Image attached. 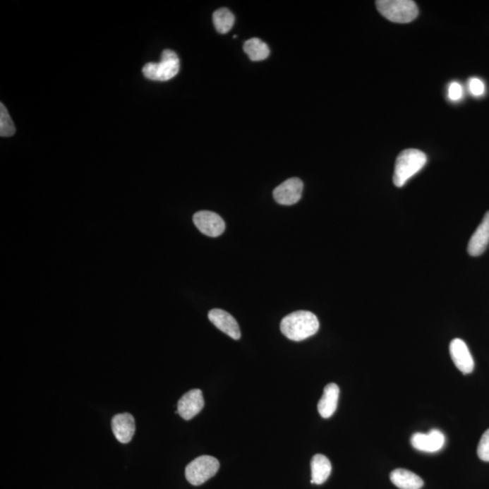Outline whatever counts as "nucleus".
Listing matches in <instances>:
<instances>
[{"mask_svg":"<svg viewBox=\"0 0 489 489\" xmlns=\"http://www.w3.org/2000/svg\"><path fill=\"white\" fill-rule=\"evenodd\" d=\"M319 321L309 311H296L284 316L280 324L281 332L290 340L300 342L315 335L319 330Z\"/></svg>","mask_w":489,"mask_h":489,"instance_id":"1","label":"nucleus"},{"mask_svg":"<svg viewBox=\"0 0 489 489\" xmlns=\"http://www.w3.org/2000/svg\"><path fill=\"white\" fill-rule=\"evenodd\" d=\"M427 161V155L420 150H404L396 159L393 183L396 187H404L411 178L423 169Z\"/></svg>","mask_w":489,"mask_h":489,"instance_id":"2","label":"nucleus"},{"mask_svg":"<svg viewBox=\"0 0 489 489\" xmlns=\"http://www.w3.org/2000/svg\"><path fill=\"white\" fill-rule=\"evenodd\" d=\"M376 6L383 17L394 23H410L418 14L416 3L411 0H379Z\"/></svg>","mask_w":489,"mask_h":489,"instance_id":"3","label":"nucleus"},{"mask_svg":"<svg viewBox=\"0 0 489 489\" xmlns=\"http://www.w3.org/2000/svg\"><path fill=\"white\" fill-rule=\"evenodd\" d=\"M180 72V59L178 54L171 49H166L162 54L159 63L146 64L143 68V75L152 81L166 82Z\"/></svg>","mask_w":489,"mask_h":489,"instance_id":"4","label":"nucleus"},{"mask_svg":"<svg viewBox=\"0 0 489 489\" xmlns=\"http://www.w3.org/2000/svg\"><path fill=\"white\" fill-rule=\"evenodd\" d=\"M219 469V460L212 456H200L186 466L185 476L191 485H200L214 477Z\"/></svg>","mask_w":489,"mask_h":489,"instance_id":"5","label":"nucleus"},{"mask_svg":"<svg viewBox=\"0 0 489 489\" xmlns=\"http://www.w3.org/2000/svg\"><path fill=\"white\" fill-rule=\"evenodd\" d=\"M303 184L298 178H290L273 191L274 199L281 205L291 206L302 198Z\"/></svg>","mask_w":489,"mask_h":489,"instance_id":"6","label":"nucleus"},{"mask_svg":"<svg viewBox=\"0 0 489 489\" xmlns=\"http://www.w3.org/2000/svg\"><path fill=\"white\" fill-rule=\"evenodd\" d=\"M193 222L201 233L212 238L222 235L226 229L225 222L222 217L207 210L195 213Z\"/></svg>","mask_w":489,"mask_h":489,"instance_id":"7","label":"nucleus"},{"mask_svg":"<svg viewBox=\"0 0 489 489\" xmlns=\"http://www.w3.org/2000/svg\"><path fill=\"white\" fill-rule=\"evenodd\" d=\"M204 404L203 392L200 389L191 390L179 401L177 413L184 420L190 421L203 411Z\"/></svg>","mask_w":489,"mask_h":489,"instance_id":"8","label":"nucleus"},{"mask_svg":"<svg viewBox=\"0 0 489 489\" xmlns=\"http://www.w3.org/2000/svg\"><path fill=\"white\" fill-rule=\"evenodd\" d=\"M450 356L454 364L460 372L469 375L474 370V360L469 350L468 345L461 339L456 338L449 345Z\"/></svg>","mask_w":489,"mask_h":489,"instance_id":"9","label":"nucleus"},{"mask_svg":"<svg viewBox=\"0 0 489 489\" xmlns=\"http://www.w3.org/2000/svg\"><path fill=\"white\" fill-rule=\"evenodd\" d=\"M445 436L439 430H431L429 433H415L411 436V445L420 452L433 453L439 452L445 444Z\"/></svg>","mask_w":489,"mask_h":489,"instance_id":"10","label":"nucleus"},{"mask_svg":"<svg viewBox=\"0 0 489 489\" xmlns=\"http://www.w3.org/2000/svg\"><path fill=\"white\" fill-rule=\"evenodd\" d=\"M209 318L217 328L225 332L229 337L234 339V340H239L241 337V328H239L238 322L228 312L224 311L222 309H212L209 313Z\"/></svg>","mask_w":489,"mask_h":489,"instance_id":"11","label":"nucleus"},{"mask_svg":"<svg viewBox=\"0 0 489 489\" xmlns=\"http://www.w3.org/2000/svg\"><path fill=\"white\" fill-rule=\"evenodd\" d=\"M111 430L118 441L129 443L135 433V421L132 414L121 413L115 415L111 420Z\"/></svg>","mask_w":489,"mask_h":489,"instance_id":"12","label":"nucleus"},{"mask_svg":"<svg viewBox=\"0 0 489 489\" xmlns=\"http://www.w3.org/2000/svg\"><path fill=\"white\" fill-rule=\"evenodd\" d=\"M489 244V212L485 214L481 225L478 227L469 242L468 252L472 257L484 253Z\"/></svg>","mask_w":489,"mask_h":489,"instance_id":"13","label":"nucleus"},{"mask_svg":"<svg viewBox=\"0 0 489 489\" xmlns=\"http://www.w3.org/2000/svg\"><path fill=\"white\" fill-rule=\"evenodd\" d=\"M340 389L335 383L332 382L325 386L324 394L318 402V411L324 418H328L334 415L337 409Z\"/></svg>","mask_w":489,"mask_h":489,"instance_id":"14","label":"nucleus"},{"mask_svg":"<svg viewBox=\"0 0 489 489\" xmlns=\"http://www.w3.org/2000/svg\"><path fill=\"white\" fill-rule=\"evenodd\" d=\"M390 478L393 485L401 489H421L424 484L421 477L404 469H394Z\"/></svg>","mask_w":489,"mask_h":489,"instance_id":"15","label":"nucleus"},{"mask_svg":"<svg viewBox=\"0 0 489 489\" xmlns=\"http://www.w3.org/2000/svg\"><path fill=\"white\" fill-rule=\"evenodd\" d=\"M311 483L321 485L327 481L332 472V464L325 455L316 454L311 461Z\"/></svg>","mask_w":489,"mask_h":489,"instance_id":"16","label":"nucleus"},{"mask_svg":"<svg viewBox=\"0 0 489 489\" xmlns=\"http://www.w3.org/2000/svg\"><path fill=\"white\" fill-rule=\"evenodd\" d=\"M243 49L249 59L254 62L267 59L270 54V47L260 38H251V40L246 41Z\"/></svg>","mask_w":489,"mask_h":489,"instance_id":"17","label":"nucleus"},{"mask_svg":"<svg viewBox=\"0 0 489 489\" xmlns=\"http://www.w3.org/2000/svg\"><path fill=\"white\" fill-rule=\"evenodd\" d=\"M213 23L219 33L227 34L234 25V15L228 8L217 9L213 13Z\"/></svg>","mask_w":489,"mask_h":489,"instance_id":"18","label":"nucleus"},{"mask_svg":"<svg viewBox=\"0 0 489 489\" xmlns=\"http://www.w3.org/2000/svg\"><path fill=\"white\" fill-rule=\"evenodd\" d=\"M16 127L4 104H0V136L11 137L14 135Z\"/></svg>","mask_w":489,"mask_h":489,"instance_id":"19","label":"nucleus"},{"mask_svg":"<svg viewBox=\"0 0 489 489\" xmlns=\"http://www.w3.org/2000/svg\"><path fill=\"white\" fill-rule=\"evenodd\" d=\"M478 458L489 462V429L481 437L478 446Z\"/></svg>","mask_w":489,"mask_h":489,"instance_id":"20","label":"nucleus"},{"mask_svg":"<svg viewBox=\"0 0 489 489\" xmlns=\"http://www.w3.org/2000/svg\"><path fill=\"white\" fill-rule=\"evenodd\" d=\"M469 88L471 95H474L476 97H482V95L485 94V84L483 81L479 78H473L469 79Z\"/></svg>","mask_w":489,"mask_h":489,"instance_id":"21","label":"nucleus"},{"mask_svg":"<svg viewBox=\"0 0 489 489\" xmlns=\"http://www.w3.org/2000/svg\"><path fill=\"white\" fill-rule=\"evenodd\" d=\"M464 92H463L462 85L458 82H452L449 86V92H447V97L450 100L456 102L460 100L462 98Z\"/></svg>","mask_w":489,"mask_h":489,"instance_id":"22","label":"nucleus"}]
</instances>
